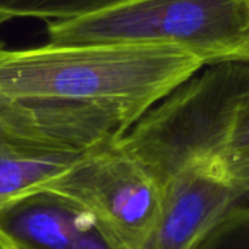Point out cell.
<instances>
[{"mask_svg": "<svg viewBox=\"0 0 249 249\" xmlns=\"http://www.w3.org/2000/svg\"><path fill=\"white\" fill-rule=\"evenodd\" d=\"M203 66L166 45L48 42L6 50L0 42V98L99 114L131 128Z\"/></svg>", "mask_w": 249, "mask_h": 249, "instance_id": "6da1fadb", "label": "cell"}, {"mask_svg": "<svg viewBox=\"0 0 249 249\" xmlns=\"http://www.w3.org/2000/svg\"><path fill=\"white\" fill-rule=\"evenodd\" d=\"M50 42L152 44L204 66L249 63V0H123L96 13L48 22Z\"/></svg>", "mask_w": 249, "mask_h": 249, "instance_id": "7a4b0ae2", "label": "cell"}, {"mask_svg": "<svg viewBox=\"0 0 249 249\" xmlns=\"http://www.w3.org/2000/svg\"><path fill=\"white\" fill-rule=\"evenodd\" d=\"M249 90V63L213 64L150 108L117 143L163 188L188 162L225 155L239 99Z\"/></svg>", "mask_w": 249, "mask_h": 249, "instance_id": "3957f363", "label": "cell"}, {"mask_svg": "<svg viewBox=\"0 0 249 249\" xmlns=\"http://www.w3.org/2000/svg\"><path fill=\"white\" fill-rule=\"evenodd\" d=\"M34 190L54 191L77 201L102 222L124 249L142 247L158 220L165 193L118 143L89 152Z\"/></svg>", "mask_w": 249, "mask_h": 249, "instance_id": "277c9868", "label": "cell"}, {"mask_svg": "<svg viewBox=\"0 0 249 249\" xmlns=\"http://www.w3.org/2000/svg\"><path fill=\"white\" fill-rule=\"evenodd\" d=\"M249 198L223 155L188 162L165 185L156 223L139 249H191L232 206Z\"/></svg>", "mask_w": 249, "mask_h": 249, "instance_id": "5b68a950", "label": "cell"}, {"mask_svg": "<svg viewBox=\"0 0 249 249\" xmlns=\"http://www.w3.org/2000/svg\"><path fill=\"white\" fill-rule=\"evenodd\" d=\"M0 249H124L77 201L32 190L0 203Z\"/></svg>", "mask_w": 249, "mask_h": 249, "instance_id": "8992f818", "label": "cell"}, {"mask_svg": "<svg viewBox=\"0 0 249 249\" xmlns=\"http://www.w3.org/2000/svg\"><path fill=\"white\" fill-rule=\"evenodd\" d=\"M120 1L123 0H0V13L10 19L31 16L61 22L96 13Z\"/></svg>", "mask_w": 249, "mask_h": 249, "instance_id": "52a82bcc", "label": "cell"}, {"mask_svg": "<svg viewBox=\"0 0 249 249\" xmlns=\"http://www.w3.org/2000/svg\"><path fill=\"white\" fill-rule=\"evenodd\" d=\"M191 249H249V206H232Z\"/></svg>", "mask_w": 249, "mask_h": 249, "instance_id": "ba28073f", "label": "cell"}, {"mask_svg": "<svg viewBox=\"0 0 249 249\" xmlns=\"http://www.w3.org/2000/svg\"><path fill=\"white\" fill-rule=\"evenodd\" d=\"M225 158L249 159V90L236 105L228 133Z\"/></svg>", "mask_w": 249, "mask_h": 249, "instance_id": "9c48e42d", "label": "cell"}, {"mask_svg": "<svg viewBox=\"0 0 249 249\" xmlns=\"http://www.w3.org/2000/svg\"><path fill=\"white\" fill-rule=\"evenodd\" d=\"M9 19H10V18H9L7 15H4V13H0V26H1L4 22H7Z\"/></svg>", "mask_w": 249, "mask_h": 249, "instance_id": "30bf717a", "label": "cell"}]
</instances>
